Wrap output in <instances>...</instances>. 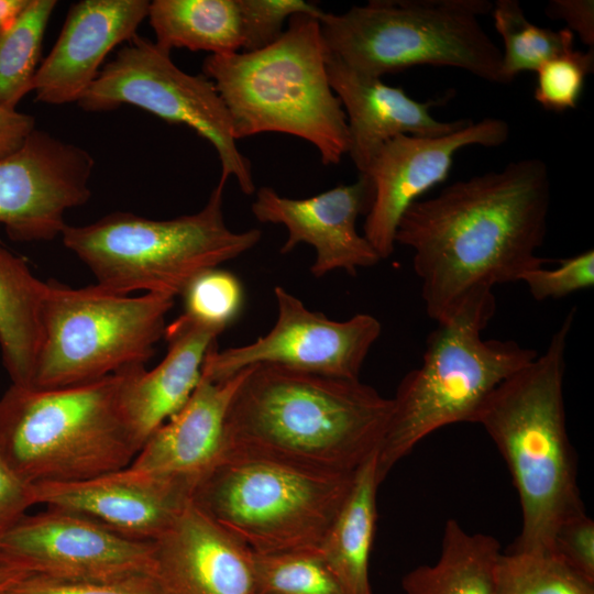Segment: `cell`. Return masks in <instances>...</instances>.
Returning <instances> with one entry per match:
<instances>
[{"mask_svg":"<svg viewBox=\"0 0 594 594\" xmlns=\"http://www.w3.org/2000/svg\"><path fill=\"white\" fill-rule=\"evenodd\" d=\"M0 547L35 573L62 579L152 574L154 564V541L131 539L80 514L51 507L25 514L0 537Z\"/></svg>","mask_w":594,"mask_h":594,"instance_id":"15","label":"cell"},{"mask_svg":"<svg viewBox=\"0 0 594 594\" xmlns=\"http://www.w3.org/2000/svg\"><path fill=\"white\" fill-rule=\"evenodd\" d=\"M56 4L55 0H29L0 36V108L15 109L32 91L45 30Z\"/></svg>","mask_w":594,"mask_h":594,"instance_id":"28","label":"cell"},{"mask_svg":"<svg viewBox=\"0 0 594 594\" xmlns=\"http://www.w3.org/2000/svg\"><path fill=\"white\" fill-rule=\"evenodd\" d=\"M277 318L252 343L218 350L213 344L202 364V377L224 381L253 366L270 365L343 380H360L363 363L382 332L370 314L348 320L329 319L308 309L282 286L274 288Z\"/></svg>","mask_w":594,"mask_h":594,"instance_id":"12","label":"cell"},{"mask_svg":"<svg viewBox=\"0 0 594 594\" xmlns=\"http://www.w3.org/2000/svg\"><path fill=\"white\" fill-rule=\"evenodd\" d=\"M330 86L344 110L351 160L365 175L384 143L402 134L440 136L453 132L470 120H437L431 108L448 98L425 102L410 98L402 88L386 85L382 78L361 74L328 52Z\"/></svg>","mask_w":594,"mask_h":594,"instance_id":"20","label":"cell"},{"mask_svg":"<svg viewBox=\"0 0 594 594\" xmlns=\"http://www.w3.org/2000/svg\"><path fill=\"white\" fill-rule=\"evenodd\" d=\"M246 371L220 382L201 376L187 403L148 437L129 466L195 491L226 451L227 415Z\"/></svg>","mask_w":594,"mask_h":594,"instance_id":"21","label":"cell"},{"mask_svg":"<svg viewBox=\"0 0 594 594\" xmlns=\"http://www.w3.org/2000/svg\"><path fill=\"white\" fill-rule=\"evenodd\" d=\"M35 129L32 116L0 108V160L16 152Z\"/></svg>","mask_w":594,"mask_h":594,"instance_id":"39","label":"cell"},{"mask_svg":"<svg viewBox=\"0 0 594 594\" xmlns=\"http://www.w3.org/2000/svg\"><path fill=\"white\" fill-rule=\"evenodd\" d=\"M243 52L262 50L284 33L283 25L296 14L320 20L326 13L314 2L304 0H238Z\"/></svg>","mask_w":594,"mask_h":594,"instance_id":"33","label":"cell"},{"mask_svg":"<svg viewBox=\"0 0 594 594\" xmlns=\"http://www.w3.org/2000/svg\"><path fill=\"white\" fill-rule=\"evenodd\" d=\"M496 310L493 290L472 295L427 338L418 367L400 381L376 455L382 483L429 435L473 422L492 392L538 353L514 340L483 339Z\"/></svg>","mask_w":594,"mask_h":594,"instance_id":"5","label":"cell"},{"mask_svg":"<svg viewBox=\"0 0 594 594\" xmlns=\"http://www.w3.org/2000/svg\"><path fill=\"white\" fill-rule=\"evenodd\" d=\"M491 15L503 40L502 78L510 84L521 72H537L546 62L574 50V34L531 23L517 0H496Z\"/></svg>","mask_w":594,"mask_h":594,"instance_id":"27","label":"cell"},{"mask_svg":"<svg viewBox=\"0 0 594 594\" xmlns=\"http://www.w3.org/2000/svg\"><path fill=\"white\" fill-rule=\"evenodd\" d=\"M34 505L88 517L131 539L155 541L193 498L194 487L130 466L90 479L32 486Z\"/></svg>","mask_w":594,"mask_h":594,"instance_id":"17","label":"cell"},{"mask_svg":"<svg viewBox=\"0 0 594 594\" xmlns=\"http://www.w3.org/2000/svg\"><path fill=\"white\" fill-rule=\"evenodd\" d=\"M495 594H594V582L553 551L509 549L496 562Z\"/></svg>","mask_w":594,"mask_h":594,"instance_id":"29","label":"cell"},{"mask_svg":"<svg viewBox=\"0 0 594 594\" xmlns=\"http://www.w3.org/2000/svg\"><path fill=\"white\" fill-rule=\"evenodd\" d=\"M355 474L227 448L191 501L255 553L319 550Z\"/></svg>","mask_w":594,"mask_h":594,"instance_id":"8","label":"cell"},{"mask_svg":"<svg viewBox=\"0 0 594 594\" xmlns=\"http://www.w3.org/2000/svg\"><path fill=\"white\" fill-rule=\"evenodd\" d=\"M180 296L186 316L221 331L237 318L243 304L240 280L220 267L198 274Z\"/></svg>","mask_w":594,"mask_h":594,"instance_id":"31","label":"cell"},{"mask_svg":"<svg viewBox=\"0 0 594 594\" xmlns=\"http://www.w3.org/2000/svg\"><path fill=\"white\" fill-rule=\"evenodd\" d=\"M253 574L254 594H349L319 550L253 552Z\"/></svg>","mask_w":594,"mask_h":594,"instance_id":"30","label":"cell"},{"mask_svg":"<svg viewBox=\"0 0 594 594\" xmlns=\"http://www.w3.org/2000/svg\"><path fill=\"white\" fill-rule=\"evenodd\" d=\"M35 573L23 559L0 547V594H4L24 576Z\"/></svg>","mask_w":594,"mask_h":594,"instance_id":"40","label":"cell"},{"mask_svg":"<svg viewBox=\"0 0 594 594\" xmlns=\"http://www.w3.org/2000/svg\"><path fill=\"white\" fill-rule=\"evenodd\" d=\"M499 542L490 535L466 531L448 519L439 558L421 564L402 580L404 594H495Z\"/></svg>","mask_w":594,"mask_h":594,"instance_id":"25","label":"cell"},{"mask_svg":"<svg viewBox=\"0 0 594 594\" xmlns=\"http://www.w3.org/2000/svg\"><path fill=\"white\" fill-rule=\"evenodd\" d=\"M490 0H370L319 20L328 52L376 78L431 65L503 84L502 50L481 24Z\"/></svg>","mask_w":594,"mask_h":594,"instance_id":"9","label":"cell"},{"mask_svg":"<svg viewBox=\"0 0 594 594\" xmlns=\"http://www.w3.org/2000/svg\"><path fill=\"white\" fill-rule=\"evenodd\" d=\"M121 372L79 385L11 384L0 398V451L28 485L121 470L140 448L122 413Z\"/></svg>","mask_w":594,"mask_h":594,"instance_id":"6","label":"cell"},{"mask_svg":"<svg viewBox=\"0 0 594 594\" xmlns=\"http://www.w3.org/2000/svg\"><path fill=\"white\" fill-rule=\"evenodd\" d=\"M85 111H111L131 105L169 123L195 130L215 147L221 164L220 180L234 177L245 195L255 191L250 161L237 145L230 113L215 84L205 75L179 69L170 52L135 35L77 102Z\"/></svg>","mask_w":594,"mask_h":594,"instance_id":"11","label":"cell"},{"mask_svg":"<svg viewBox=\"0 0 594 594\" xmlns=\"http://www.w3.org/2000/svg\"><path fill=\"white\" fill-rule=\"evenodd\" d=\"M550 200L547 163L525 158L410 205L395 243L414 253L428 317L444 321L472 295L548 264L536 252L547 234Z\"/></svg>","mask_w":594,"mask_h":594,"instance_id":"1","label":"cell"},{"mask_svg":"<svg viewBox=\"0 0 594 594\" xmlns=\"http://www.w3.org/2000/svg\"><path fill=\"white\" fill-rule=\"evenodd\" d=\"M148 21L155 43L173 48L231 54L242 50L238 0H154Z\"/></svg>","mask_w":594,"mask_h":594,"instance_id":"26","label":"cell"},{"mask_svg":"<svg viewBox=\"0 0 594 594\" xmlns=\"http://www.w3.org/2000/svg\"><path fill=\"white\" fill-rule=\"evenodd\" d=\"M551 551L594 582V521L585 512L561 524L554 535Z\"/></svg>","mask_w":594,"mask_h":594,"instance_id":"36","label":"cell"},{"mask_svg":"<svg viewBox=\"0 0 594 594\" xmlns=\"http://www.w3.org/2000/svg\"><path fill=\"white\" fill-rule=\"evenodd\" d=\"M519 282L525 283L534 299H559L594 285V251L586 250L559 261L554 268L544 266L525 272Z\"/></svg>","mask_w":594,"mask_h":594,"instance_id":"35","label":"cell"},{"mask_svg":"<svg viewBox=\"0 0 594 594\" xmlns=\"http://www.w3.org/2000/svg\"><path fill=\"white\" fill-rule=\"evenodd\" d=\"M327 57L319 20L296 14L273 44L209 55L202 72L221 96L237 140L264 132L290 134L311 143L322 164L337 165L348 154L349 131L329 82Z\"/></svg>","mask_w":594,"mask_h":594,"instance_id":"4","label":"cell"},{"mask_svg":"<svg viewBox=\"0 0 594 594\" xmlns=\"http://www.w3.org/2000/svg\"><path fill=\"white\" fill-rule=\"evenodd\" d=\"M33 506L32 486L12 471L0 451V537Z\"/></svg>","mask_w":594,"mask_h":594,"instance_id":"37","label":"cell"},{"mask_svg":"<svg viewBox=\"0 0 594 594\" xmlns=\"http://www.w3.org/2000/svg\"><path fill=\"white\" fill-rule=\"evenodd\" d=\"M376 455L358 471L351 491L330 526L319 552L349 594H373L370 557L375 535L380 482Z\"/></svg>","mask_w":594,"mask_h":594,"instance_id":"24","label":"cell"},{"mask_svg":"<svg viewBox=\"0 0 594 594\" xmlns=\"http://www.w3.org/2000/svg\"><path fill=\"white\" fill-rule=\"evenodd\" d=\"M94 165L86 150L34 129L16 152L0 160V224L10 240L62 235L66 212L90 198Z\"/></svg>","mask_w":594,"mask_h":594,"instance_id":"13","label":"cell"},{"mask_svg":"<svg viewBox=\"0 0 594 594\" xmlns=\"http://www.w3.org/2000/svg\"><path fill=\"white\" fill-rule=\"evenodd\" d=\"M148 6L146 0H81L72 4L57 41L34 77L35 99L47 105L78 102L108 54L136 35Z\"/></svg>","mask_w":594,"mask_h":594,"instance_id":"18","label":"cell"},{"mask_svg":"<svg viewBox=\"0 0 594 594\" xmlns=\"http://www.w3.org/2000/svg\"><path fill=\"white\" fill-rule=\"evenodd\" d=\"M46 288L23 257L0 243V352L11 384H31Z\"/></svg>","mask_w":594,"mask_h":594,"instance_id":"23","label":"cell"},{"mask_svg":"<svg viewBox=\"0 0 594 594\" xmlns=\"http://www.w3.org/2000/svg\"><path fill=\"white\" fill-rule=\"evenodd\" d=\"M372 195L371 180L364 175L352 184L308 198L283 197L274 188L262 187L256 191L251 210L260 222L286 228L282 254L292 252L300 243L314 248L316 257L310 266L314 277L339 270L356 275L358 270L382 261L356 230V220L367 212Z\"/></svg>","mask_w":594,"mask_h":594,"instance_id":"16","label":"cell"},{"mask_svg":"<svg viewBox=\"0 0 594 594\" xmlns=\"http://www.w3.org/2000/svg\"><path fill=\"white\" fill-rule=\"evenodd\" d=\"M551 19L563 20L573 34L593 48L594 45V1L593 0H551L546 8Z\"/></svg>","mask_w":594,"mask_h":594,"instance_id":"38","label":"cell"},{"mask_svg":"<svg viewBox=\"0 0 594 594\" xmlns=\"http://www.w3.org/2000/svg\"><path fill=\"white\" fill-rule=\"evenodd\" d=\"M594 69V51L572 50L546 62L537 70L535 100L546 110L575 109L585 79Z\"/></svg>","mask_w":594,"mask_h":594,"instance_id":"32","label":"cell"},{"mask_svg":"<svg viewBox=\"0 0 594 594\" xmlns=\"http://www.w3.org/2000/svg\"><path fill=\"white\" fill-rule=\"evenodd\" d=\"M29 0H0V36L13 24Z\"/></svg>","mask_w":594,"mask_h":594,"instance_id":"41","label":"cell"},{"mask_svg":"<svg viewBox=\"0 0 594 594\" xmlns=\"http://www.w3.org/2000/svg\"><path fill=\"white\" fill-rule=\"evenodd\" d=\"M174 297L130 296L96 284L47 282L41 342L29 386L57 388L145 366L164 338Z\"/></svg>","mask_w":594,"mask_h":594,"instance_id":"10","label":"cell"},{"mask_svg":"<svg viewBox=\"0 0 594 594\" xmlns=\"http://www.w3.org/2000/svg\"><path fill=\"white\" fill-rule=\"evenodd\" d=\"M221 332L183 314L167 324V352L154 369L121 372V408L140 449L190 398L201 380L205 358Z\"/></svg>","mask_w":594,"mask_h":594,"instance_id":"22","label":"cell"},{"mask_svg":"<svg viewBox=\"0 0 594 594\" xmlns=\"http://www.w3.org/2000/svg\"><path fill=\"white\" fill-rule=\"evenodd\" d=\"M4 594H163L152 574L113 580H74L31 573Z\"/></svg>","mask_w":594,"mask_h":594,"instance_id":"34","label":"cell"},{"mask_svg":"<svg viewBox=\"0 0 594 594\" xmlns=\"http://www.w3.org/2000/svg\"><path fill=\"white\" fill-rule=\"evenodd\" d=\"M163 594H254L253 552L193 501L154 541Z\"/></svg>","mask_w":594,"mask_h":594,"instance_id":"19","label":"cell"},{"mask_svg":"<svg viewBox=\"0 0 594 594\" xmlns=\"http://www.w3.org/2000/svg\"><path fill=\"white\" fill-rule=\"evenodd\" d=\"M224 186L219 180L205 207L193 215L152 220L118 211L89 224H67L61 237L103 288L175 298L198 274L241 256L262 238L258 229L228 228Z\"/></svg>","mask_w":594,"mask_h":594,"instance_id":"7","label":"cell"},{"mask_svg":"<svg viewBox=\"0 0 594 594\" xmlns=\"http://www.w3.org/2000/svg\"><path fill=\"white\" fill-rule=\"evenodd\" d=\"M392 408V398L360 380L253 366L227 415V448L355 472L378 452Z\"/></svg>","mask_w":594,"mask_h":594,"instance_id":"2","label":"cell"},{"mask_svg":"<svg viewBox=\"0 0 594 594\" xmlns=\"http://www.w3.org/2000/svg\"><path fill=\"white\" fill-rule=\"evenodd\" d=\"M574 315L568 312L542 354L492 392L474 420L505 460L518 494L522 522L510 549L551 551L561 524L585 512L563 393Z\"/></svg>","mask_w":594,"mask_h":594,"instance_id":"3","label":"cell"},{"mask_svg":"<svg viewBox=\"0 0 594 594\" xmlns=\"http://www.w3.org/2000/svg\"><path fill=\"white\" fill-rule=\"evenodd\" d=\"M509 124L499 118L470 120L440 136L402 134L387 141L375 155L366 176L373 195L363 235L382 260L395 250L400 218L410 205L446 180L458 151L471 145L496 147L509 138Z\"/></svg>","mask_w":594,"mask_h":594,"instance_id":"14","label":"cell"}]
</instances>
